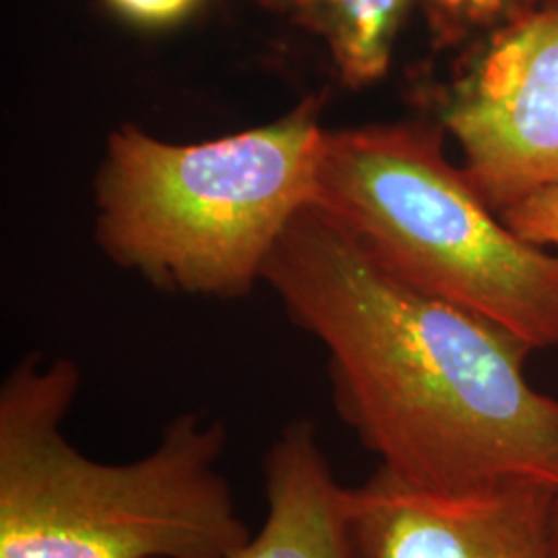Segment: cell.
Segmentation results:
<instances>
[{
  "mask_svg": "<svg viewBox=\"0 0 558 558\" xmlns=\"http://www.w3.org/2000/svg\"><path fill=\"white\" fill-rule=\"evenodd\" d=\"M263 281L325 348L338 418L380 468L430 490L558 488V399L525 377L515 333L391 276L315 203Z\"/></svg>",
  "mask_w": 558,
  "mask_h": 558,
  "instance_id": "obj_1",
  "label": "cell"
},
{
  "mask_svg": "<svg viewBox=\"0 0 558 558\" xmlns=\"http://www.w3.org/2000/svg\"><path fill=\"white\" fill-rule=\"evenodd\" d=\"M80 366L38 352L0 387V558H230L253 538L218 472L228 430L180 414L129 463L62 433Z\"/></svg>",
  "mask_w": 558,
  "mask_h": 558,
  "instance_id": "obj_2",
  "label": "cell"
},
{
  "mask_svg": "<svg viewBox=\"0 0 558 558\" xmlns=\"http://www.w3.org/2000/svg\"><path fill=\"white\" fill-rule=\"evenodd\" d=\"M319 98L271 124L193 145L117 131L96 179V236L151 286L239 300L263 281L286 228L315 203Z\"/></svg>",
  "mask_w": 558,
  "mask_h": 558,
  "instance_id": "obj_3",
  "label": "cell"
},
{
  "mask_svg": "<svg viewBox=\"0 0 558 558\" xmlns=\"http://www.w3.org/2000/svg\"><path fill=\"white\" fill-rule=\"evenodd\" d=\"M442 135L433 120L325 131L315 205L408 286L557 348V253L507 228Z\"/></svg>",
  "mask_w": 558,
  "mask_h": 558,
  "instance_id": "obj_4",
  "label": "cell"
},
{
  "mask_svg": "<svg viewBox=\"0 0 558 558\" xmlns=\"http://www.w3.org/2000/svg\"><path fill=\"white\" fill-rule=\"evenodd\" d=\"M433 104L499 218L558 186V0L463 48Z\"/></svg>",
  "mask_w": 558,
  "mask_h": 558,
  "instance_id": "obj_5",
  "label": "cell"
},
{
  "mask_svg": "<svg viewBox=\"0 0 558 558\" xmlns=\"http://www.w3.org/2000/svg\"><path fill=\"white\" fill-rule=\"evenodd\" d=\"M555 490L534 480L430 490L379 465L345 488L348 558H550Z\"/></svg>",
  "mask_w": 558,
  "mask_h": 558,
  "instance_id": "obj_6",
  "label": "cell"
},
{
  "mask_svg": "<svg viewBox=\"0 0 558 558\" xmlns=\"http://www.w3.org/2000/svg\"><path fill=\"white\" fill-rule=\"evenodd\" d=\"M267 518L230 558H348L343 497L311 420H296L263 461Z\"/></svg>",
  "mask_w": 558,
  "mask_h": 558,
  "instance_id": "obj_7",
  "label": "cell"
},
{
  "mask_svg": "<svg viewBox=\"0 0 558 558\" xmlns=\"http://www.w3.org/2000/svg\"><path fill=\"white\" fill-rule=\"evenodd\" d=\"M420 0H283L290 15L325 41L350 87L383 80L412 7Z\"/></svg>",
  "mask_w": 558,
  "mask_h": 558,
  "instance_id": "obj_8",
  "label": "cell"
},
{
  "mask_svg": "<svg viewBox=\"0 0 558 558\" xmlns=\"http://www.w3.org/2000/svg\"><path fill=\"white\" fill-rule=\"evenodd\" d=\"M544 0H420L435 46L468 48L534 13Z\"/></svg>",
  "mask_w": 558,
  "mask_h": 558,
  "instance_id": "obj_9",
  "label": "cell"
},
{
  "mask_svg": "<svg viewBox=\"0 0 558 558\" xmlns=\"http://www.w3.org/2000/svg\"><path fill=\"white\" fill-rule=\"evenodd\" d=\"M500 220L519 239L558 255V186L539 191L534 197L500 214Z\"/></svg>",
  "mask_w": 558,
  "mask_h": 558,
  "instance_id": "obj_10",
  "label": "cell"
},
{
  "mask_svg": "<svg viewBox=\"0 0 558 558\" xmlns=\"http://www.w3.org/2000/svg\"><path fill=\"white\" fill-rule=\"evenodd\" d=\"M124 20L145 27H163L189 17L201 0H106Z\"/></svg>",
  "mask_w": 558,
  "mask_h": 558,
  "instance_id": "obj_11",
  "label": "cell"
},
{
  "mask_svg": "<svg viewBox=\"0 0 558 558\" xmlns=\"http://www.w3.org/2000/svg\"><path fill=\"white\" fill-rule=\"evenodd\" d=\"M548 557L558 558V488L553 495L548 515Z\"/></svg>",
  "mask_w": 558,
  "mask_h": 558,
  "instance_id": "obj_12",
  "label": "cell"
}]
</instances>
